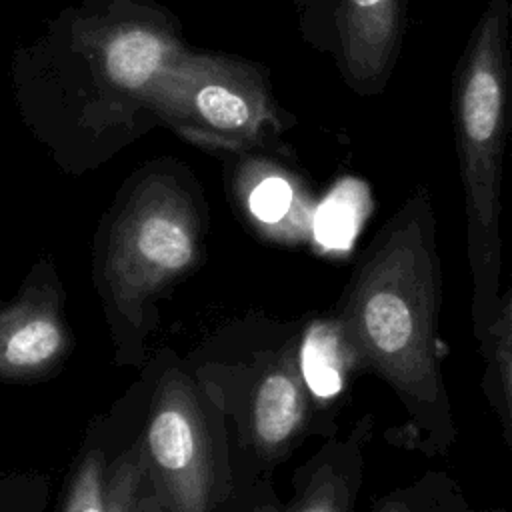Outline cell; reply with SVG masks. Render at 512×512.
I'll return each mask as SVG.
<instances>
[{"label": "cell", "instance_id": "14", "mask_svg": "<svg viewBox=\"0 0 512 512\" xmlns=\"http://www.w3.org/2000/svg\"><path fill=\"white\" fill-rule=\"evenodd\" d=\"M464 508L468 504L454 478L442 470H428L378 498L370 512H460Z\"/></svg>", "mask_w": 512, "mask_h": 512}, {"label": "cell", "instance_id": "18", "mask_svg": "<svg viewBox=\"0 0 512 512\" xmlns=\"http://www.w3.org/2000/svg\"><path fill=\"white\" fill-rule=\"evenodd\" d=\"M504 512H512V510H504Z\"/></svg>", "mask_w": 512, "mask_h": 512}, {"label": "cell", "instance_id": "12", "mask_svg": "<svg viewBox=\"0 0 512 512\" xmlns=\"http://www.w3.org/2000/svg\"><path fill=\"white\" fill-rule=\"evenodd\" d=\"M240 190L248 214L266 228H280L290 222L300 234L310 224V206L298 182L270 162L246 164L240 172Z\"/></svg>", "mask_w": 512, "mask_h": 512}, {"label": "cell", "instance_id": "11", "mask_svg": "<svg viewBox=\"0 0 512 512\" xmlns=\"http://www.w3.org/2000/svg\"><path fill=\"white\" fill-rule=\"evenodd\" d=\"M148 478L144 440L132 444L114 462L90 450L76 468L62 512H138Z\"/></svg>", "mask_w": 512, "mask_h": 512}, {"label": "cell", "instance_id": "2", "mask_svg": "<svg viewBox=\"0 0 512 512\" xmlns=\"http://www.w3.org/2000/svg\"><path fill=\"white\" fill-rule=\"evenodd\" d=\"M510 0H488L456 60L450 118L464 204L470 318L476 342L502 294V182L512 134Z\"/></svg>", "mask_w": 512, "mask_h": 512}, {"label": "cell", "instance_id": "9", "mask_svg": "<svg viewBox=\"0 0 512 512\" xmlns=\"http://www.w3.org/2000/svg\"><path fill=\"white\" fill-rule=\"evenodd\" d=\"M310 388L300 368V342L284 348L260 376L250 410L252 438L262 456L282 454L306 428Z\"/></svg>", "mask_w": 512, "mask_h": 512}, {"label": "cell", "instance_id": "16", "mask_svg": "<svg viewBox=\"0 0 512 512\" xmlns=\"http://www.w3.org/2000/svg\"><path fill=\"white\" fill-rule=\"evenodd\" d=\"M460 512H504V510H470V508H464Z\"/></svg>", "mask_w": 512, "mask_h": 512}, {"label": "cell", "instance_id": "1", "mask_svg": "<svg viewBox=\"0 0 512 512\" xmlns=\"http://www.w3.org/2000/svg\"><path fill=\"white\" fill-rule=\"evenodd\" d=\"M440 302L434 200L426 186H416L362 250L332 322L346 360L394 392L414 444L436 456L456 440Z\"/></svg>", "mask_w": 512, "mask_h": 512}, {"label": "cell", "instance_id": "17", "mask_svg": "<svg viewBox=\"0 0 512 512\" xmlns=\"http://www.w3.org/2000/svg\"><path fill=\"white\" fill-rule=\"evenodd\" d=\"M510 18H512V0H510Z\"/></svg>", "mask_w": 512, "mask_h": 512}, {"label": "cell", "instance_id": "10", "mask_svg": "<svg viewBox=\"0 0 512 512\" xmlns=\"http://www.w3.org/2000/svg\"><path fill=\"white\" fill-rule=\"evenodd\" d=\"M372 416H362L354 430L328 442L308 468L298 496L284 510L258 512H354L364 478V450L372 438Z\"/></svg>", "mask_w": 512, "mask_h": 512}, {"label": "cell", "instance_id": "8", "mask_svg": "<svg viewBox=\"0 0 512 512\" xmlns=\"http://www.w3.org/2000/svg\"><path fill=\"white\" fill-rule=\"evenodd\" d=\"M66 344L60 296L52 284H30L0 308V378L22 380L46 372Z\"/></svg>", "mask_w": 512, "mask_h": 512}, {"label": "cell", "instance_id": "5", "mask_svg": "<svg viewBox=\"0 0 512 512\" xmlns=\"http://www.w3.org/2000/svg\"><path fill=\"white\" fill-rule=\"evenodd\" d=\"M70 54L80 62V122L106 128L144 110V100L160 72L184 50L162 14L136 10L78 18Z\"/></svg>", "mask_w": 512, "mask_h": 512}, {"label": "cell", "instance_id": "15", "mask_svg": "<svg viewBox=\"0 0 512 512\" xmlns=\"http://www.w3.org/2000/svg\"><path fill=\"white\" fill-rule=\"evenodd\" d=\"M138 512H164L156 490H152V492L144 490V494L140 498V504H138Z\"/></svg>", "mask_w": 512, "mask_h": 512}, {"label": "cell", "instance_id": "13", "mask_svg": "<svg viewBox=\"0 0 512 512\" xmlns=\"http://www.w3.org/2000/svg\"><path fill=\"white\" fill-rule=\"evenodd\" d=\"M476 344L484 360L482 390L512 452V274L492 322Z\"/></svg>", "mask_w": 512, "mask_h": 512}, {"label": "cell", "instance_id": "6", "mask_svg": "<svg viewBox=\"0 0 512 512\" xmlns=\"http://www.w3.org/2000/svg\"><path fill=\"white\" fill-rule=\"evenodd\" d=\"M144 442L150 480L164 512H210V438L194 390L178 370L158 382Z\"/></svg>", "mask_w": 512, "mask_h": 512}, {"label": "cell", "instance_id": "7", "mask_svg": "<svg viewBox=\"0 0 512 512\" xmlns=\"http://www.w3.org/2000/svg\"><path fill=\"white\" fill-rule=\"evenodd\" d=\"M408 0H328V48L358 96H380L400 58Z\"/></svg>", "mask_w": 512, "mask_h": 512}, {"label": "cell", "instance_id": "4", "mask_svg": "<svg viewBox=\"0 0 512 512\" xmlns=\"http://www.w3.org/2000/svg\"><path fill=\"white\" fill-rule=\"evenodd\" d=\"M200 228L190 196L164 174L144 178L116 218L104 258L112 308L128 320L198 256Z\"/></svg>", "mask_w": 512, "mask_h": 512}, {"label": "cell", "instance_id": "3", "mask_svg": "<svg viewBox=\"0 0 512 512\" xmlns=\"http://www.w3.org/2000/svg\"><path fill=\"white\" fill-rule=\"evenodd\" d=\"M144 110L182 138L216 150L264 146L282 130L280 110L260 68L186 48L154 80Z\"/></svg>", "mask_w": 512, "mask_h": 512}]
</instances>
